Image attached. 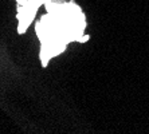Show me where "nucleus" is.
<instances>
[{
    "instance_id": "1",
    "label": "nucleus",
    "mask_w": 149,
    "mask_h": 134,
    "mask_svg": "<svg viewBox=\"0 0 149 134\" xmlns=\"http://www.w3.org/2000/svg\"><path fill=\"white\" fill-rule=\"evenodd\" d=\"M85 17L82 11L77 6H54L49 8V15H46L38 24L36 31L39 34L43 51L40 58L43 62H47L49 58L65 50L66 43L71 40H86L83 38V28H85Z\"/></svg>"
}]
</instances>
